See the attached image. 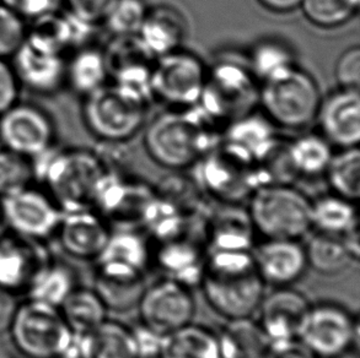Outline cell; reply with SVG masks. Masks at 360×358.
<instances>
[{
	"label": "cell",
	"instance_id": "cell-1",
	"mask_svg": "<svg viewBox=\"0 0 360 358\" xmlns=\"http://www.w3.org/2000/svg\"><path fill=\"white\" fill-rule=\"evenodd\" d=\"M225 129L198 105L170 108L146 126L144 145L156 164L184 170L195 164L224 140Z\"/></svg>",
	"mask_w": 360,
	"mask_h": 358
},
{
	"label": "cell",
	"instance_id": "cell-2",
	"mask_svg": "<svg viewBox=\"0 0 360 358\" xmlns=\"http://www.w3.org/2000/svg\"><path fill=\"white\" fill-rule=\"evenodd\" d=\"M200 286L210 308L226 320L252 317L266 295L251 251H212Z\"/></svg>",
	"mask_w": 360,
	"mask_h": 358
},
{
	"label": "cell",
	"instance_id": "cell-3",
	"mask_svg": "<svg viewBox=\"0 0 360 358\" xmlns=\"http://www.w3.org/2000/svg\"><path fill=\"white\" fill-rule=\"evenodd\" d=\"M34 179L44 184L63 211L91 208L105 171L95 152L57 144L31 159Z\"/></svg>",
	"mask_w": 360,
	"mask_h": 358
},
{
	"label": "cell",
	"instance_id": "cell-4",
	"mask_svg": "<svg viewBox=\"0 0 360 358\" xmlns=\"http://www.w3.org/2000/svg\"><path fill=\"white\" fill-rule=\"evenodd\" d=\"M322 95L316 80L297 64L282 69L259 83L263 114L273 126L300 131L316 119Z\"/></svg>",
	"mask_w": 360,
	"mask_h": 358
},
{
	"label": "cell",
	"instance_id": "cell-5",
	"mask_svg": "<svg viewBox=\"0 0 360 358\" xmlns=\"http://www.w3.org/2000/svg\"><path fill=\"white\" fill-rule=\"evenodd\" d=\"M9 331L25 357L80 358V336L70 330L58 307L27 300L18 307Z\"/></svg>",
	"mask_w": 360,
	"mask_h": 358
},
{
	"label": "cell",
	"instance_id": "cell-6",
	"mask_svg": "<svg viewBox=\"0 0 360 358\" xmlns=\"http://www.w3.org/2000/svg\"><path fill=\"white\" fill-rule=\"evenodd\" d=\"M149 98L118 84L84 97L83 121L98 141H128L144 128Z\"/></svg>",
	"mask_w": 360,
	"mask_h": 358
},
{
	"label": "cell",
	"instance_id": "cell-7",
	"mask_svg": "<svg viewBox=\"0 0 360 358\" xmlns=\"http://www.w3.org/2000/svg\"><path fill=\"white\" fill-rule=\"evenodd\" d=\"M248 216L266 239L299 241L312 230V201L292 184H269L250 197Z\"/></svg>",
	"mask_w": 360,
	"mask_h": 358
},
{
	"label": "cell",
	"instance_id": "cell-8",
	"mask_svg": "<svg viewBox=\"0 0 360 358\" xmlns=\"http://www.w3.org/2000/svg\"><path fill=\"white\" fill-rule=\"evenodd\" d=\"M258 98L259 81L248 64L224 60L208 69L198 106L226 131L231 123L252 113Z\"/></svg>",
	"mask_w": 360,
	"mask_h": 358
},
{
	"label": "cell",
	"instance_id": "cell-9",
	"mask_svg": "<svg viewBox=\"0 0 360 358\" xmlns=\"http://www.w3.org/2000/svg\"><path fill=\"white\" fill-rule=\"evenodd\" d=\"M195 166L200 188L224 203L239 204L258 188L252 156L226 141H221Z\"/></svg>",
	"mask_w": 360,
	"mask_h": 358
},
{
	"label": "cell",
	"instance_id": "cell-10",
	"mask_svg": "<svg viewBox=\"0 0 360 358\" xmlns=\"http://www.w3.org/2000/svg\"><path fill=\"white\" fill-rule=\"evenodd\" d=\"M297 340L317 358H343L359 350V319L337 303L311 305Z\"/></svg>",
	"mask_w": 360,
	"mask_h": 358
},
{
	"label": "cell",
	"instance_id": "cell-11",
	"mask_svg": "<svg viewBox=\"0 0 360 358\" xmlns=\"http://www.w3.org/2000/svg\"><path fill=\"white\" fill-rule=\"evenodd\" d=\"M208 69L200 57L177 49L155 59L150 74L151 97L170 108L198 105Z\"/></svg>",
	"mask_w": 360,
	"mask_h": 358
},
{
	"label": "cell",
	"instance_id": "cell-12",
	"mask_svg": "<svg viewBox=\"0 0 360 358\" xmlns=\"http://www.w3.org/2000/svg\"><path fill=\"white\" fill-rule=\"evenodd\" d=\"M57 144L53 118L32 102H15L0 113V145L32 159Z\"/></svg>",
	"mask_w": 360,
	"mask_h": 358
},
{
	"label": "cell",
	"instance_id": "cell-13",
	"mask_svg": "<svg viewBox=\"0 0 360 358\" xmlns=\"http://www.w3.org/2000/svg\"><path fill=\"white\" fill-rule=\"evenodd\" d=\"M3 223L21 237L41 241L57 233L63 210L54 199L31 185L0 198Z\"/></svg>",
	"mask_w": 360,
	"mask_h": 358
},
{
	"label": "cell",
	"instance_id": "cell-14",
	"mask_svg": "<svg viewBox=\"0 0 360 358\" xmlns=\"http://www.w3.org/2000/svg\"><path fill=\"white\" fill-rule=\"evenodd\" d=\"M136 307L141 324L160 335L190 324L195 314L192 289L170 277L146 287Z\"/></svg>",
	"mask_w": 360,
	"mask_h": 358
},
{
	"label": "cell",
	"instance_id": "cell-15",
	"mask_svg": "<svg viewBox=\"0 0 360 358\" xmlns=\"http://www.w3.org/2000/svg\"><path fill=\"white\" fill-rule=\"evenodd\" d=\"M10 64L20 88L34 95L52 96L65 86L67 59L64 54L31 39H25L13 54Z\"/></svg>",
	"mask_w": 360,
	"mask_h": 358
},
{
	"label": "cell",
	"instance_id": "cell-16",
	"mask_svg": "<svg viewBox=\"0 0 360 358\" xmlns=\"http://www.w3.org/2000/svg\"><path fill=\"white\" fill-rule=\"evenodd\" d=\"M108 65V78L112 83L131 88L153 100L150 74L156 57L148 51L138 34L113 36L103 48Z\"/></svg>",
	"mask_w": 360,
	"mask_h": 358
},
{
	"label": "cell",
	"instance_id": "cell-17",
	"mask_svg": "<svg viewBox=\"0 0 360 358\" xmlns=\"http://www.w3.org/2000/svg\"><path fill=\"white\" fill-rule=\"evenodd\" d=\"M310 305L307 296L290 286L277 287L271 293L263 296L258 307L257 321L271 345L297 340L300 325Z\"/></svg>",
	"mask_w": 360,
	"mask_h": 358
},
{
	"label": "cell",
	"instance_id": "cell-18",
	"mask_svg": "<svg viewBox=\"0 0 360 358\" xmlns=\"http://www.w3.org/2000/svg\"><path fill=\"white\" fill-rule=\"evenodd\" d=\"M59 242L69 256L90 260L98 259L111 236L106 218L93 208H75L63 211L59 223Z\"/></svg>",
	"mask_w": 360,
	"mask_h": 358
},
{
	"label": "cell",
	"instance_id": "cell-19",
	"mask_svg": "<svg viewBox=\"0 0 360 358\" xmlns=\"http://www.w3.org/2000/svg\"><path fill=\"white\" fill-rule=\"evenodd\" d=\"M316 118L322 136L331 145L341 149L359 145V90L340 88L327 98H322Z\"/></svg>",
	"mask_w": 360,
	"mask_h": 358
},
{
	"label": "cell",
	"instance_id": "cell-20",
	"mask_svg": "<svg viewBox=\"0 0 360 358\" xmlns=\"http://www.w3.org/2000/svg\"><path fill=\"white\" fill-rule=\"evenodd\" d=\"M155 190L127 175H105L93 200L103 218H141Z\"/></svg>",
	"mask_w": 360,
	"mask_h": 358
},
{
	"label": "cell",
	"instance_id": "cell-21",
	"mask_svg": "<svg viewBox=\"0 0 360 358\" xmlns=\"http://www.w3.org/2000/svg\"><path fill=\"white\" fill-rule=\"evenodd\" d=\"M47 264L36 241L9 234L0 237V287L10 292L29 290L34 276Z\"/></svg>",
	"mask_w": 360,
	"mask_h": 358
},
{
	"label": "cell",
	"instance_id": "cell-22",
	"mask_svg": "<svg viewBox=\"0 0 360 358\" xmlns=\"http://www.w3.org/2000/svg\"><path fill=\"white\" fill-rule=\"evenodd\" d=\"M252 254L264 284L276 287L292 286L309 267L305 248L294 239H266Z\"/></svg>",
	"mask_w": 360,
	"mask_h": 358
},
{
	"label": "cell",
	"instance_id": "cell-23",
	"mask_svg": "<svg viewBox=\"0 0 360 358\" xmlns=\"http://www.w3.org/2000/svg\"><path fill=\"white\" fill-rule=\"evenodd\" d=\"M95 292L108 310L126 312L138 305L146 290L144 271L112 263H98Z\"/></svg>",
	"mask_w": 360,
	"mask_h": 358
},
{
	"label": "cell",
	"instance_id": "cell-24",
	"mask_svg": "<svg viewBox=\"0 0 360 358\" xmlns=\"http://www.w3.org/2000/svg\"><path fill=\"white\" fill-rule=\"evenodd\" d=\"M186 34L185 16L171 5H158L148 9L138 32L141 42L156 58L181 49Z\"/></svg>",
	"mask_w": 360,
	"mask_h": 358
},
{
	"label": "cell",
	"instance_id": "cell-25",
	"mask_svg": "<svg viewBox=\"0 0 360 358\" xmlns=\"http://www.w3.org/2000/svg\"><path fill=\"white\" fill-rule=\"evenodd\" d=\"M218 336L220 358H266L271 341L252 317L228 320Z\"/></svg>",
	"mask_w": 360,
	"mask_h": 358
},
{
	"label": "cell",
	"instance_id": "cell-26",
	"mask_svg": "<svg viewBox=\"0 0 360 358\" xmlns=\"http://www.w3.org/2000/svg\"><path fill=\"white\" fill-rule=\"evenodd\" d=\"M80 358H139L131 328L105 320L80 336Z\"/></svg>",
	"mask_w": 360,
	"mask_h": 358
},
{
	"label": "cell",
	"instance_id": "cell-27",
	"mask_svg": "<svg viewBox=\"0 0 360 358\" xmlns=\"http://www.w3.org/2000/svg\"><path fill=\"white\" fill-rule=\"evenodd\" d=\"M159 267L167 277L179 281L187 287L200 285L205 257L195 243L182 237L161 243L156 254Z\"/></svg>",
	"mask_w": 360,
	"mask_h": 358
},
{
	"label": "cell",
	"instance_id": "cell-28",
	"mask_svg": "<svg viewBox=\"0 0 360 358\" xmlns=\"http://www.w3.org/2000/svg\"><path fill=\"white\" fill-rule=\"evenodd\" d=\"M108 72L103 49L86 44L74 49L67 59L65 86L80 96H88L91 92L108 84Z\"/></svg>",
	"mask_w": 360,
	"mask_h": 358
},
{
	"label": "cell",
	"instance_id": "cell-29",
	"mask_svg": "<svg viewBox=\"0 0 360 358\" xmlns=\"http://www.w3.org/2000/svg\"><path fill=\"white\" fill-rule=\"evenodd\" d=\"M158 358H220L218 336L190 323L162 336Z\"/></svg>",
	"mask_w": 360,
	"mask_h": 358
},
{
	"label": "cell",
	"instance_id": "cell-30",
	"mask_svg": "<svg viewBox=\"0 0 360 358\" xmlns=\"http://www.w3.org/2000/svg\"><path fill=\"white\" fill-rule=\"evenodd\" d=\"M217 213L210 226L212 251H251L253 228L248 211H240L238 204Z\"/></svg>",
	"mask_w": 360,
	"mask_h": 358
},
{
	"label": "cell",
	"instance_id": "cell-31",
	"mask_svg": "<svg viewBox=\"0 0 360 358\" xmlns=\"http://www.w3.org/2000/svg\"><path fill=\"white\" fill-rule=\"evenodd\" d=\"M65 323L74 334H88L108 319V307L95 290L74 289L59 305Z\"/></svg>",
	"mask_w": 360,
	"mask_h": 358
},
{
	"label": "cell",
	"instance_id": "cell-32",
	"mask_svg": "<svg viewBox=\"0 0 360 358\" xmlns=\"http://www.w3.org/2000/svg\"><path fill=\"white\" fill-rule=\"evenodd\" d=\"M304 248L307 267L323 276L338 275L354 262L342 236L317 232Z\"/></svg>",
	"mask_w": 360,
	"mask_h": 358
},
{
	"label": "cell",
	"instance_id": "cell-33",
	"mask_svg": "<svg viewBox=\"0 0 360 358\" xmlns=\"http://www.w3.org/2000/svg\"><path fill=\"white\" fill-rule=\"evenodd\" d=\"M358 225V213L353 201L336 194L312 201V228H316L317 232L343 236Z\"/></svg>",
	"mask_w": 360,
	"mask_h": 358
},
{
	"label": "cell",
	"instance_id": "cell-34",
	"mask_svg": "<svg viewBox=\"0 0 360 358\" xmlns=\"http://www.w3.org/2000/svg\"><path fill=\"white\" fill-rule=\"evenodd\" d=\"M333 194L356 203L360 197V152L358 146L332 156L325 171Z\"/></svg>",
	"mask_w": 360,
	"mask_h": 358
},
{
	"label": "cell",
	"instance_id": "cell-35",
	"mask_svg": "<svg viewBox=\"0 0 360 358\" xmlns=\"http://www.w3.org/2000/svg\"><path fill=\"white\" fill-rule=\"evenodd\" d=\"M289 154L297 177H316L325 175L331 161V144L322 135H304L289 142Z\"/></svg>",
	"mask_w": 360,
	"mask_h": 358
},
{
	"label": "cell",
	"instance_id": "cell-36",
	"mask_svg": "<svg viewBox=\"0 0 360 358\" xmlns=\"http://www.w3.org/2000/svg\"><path fill=\"white\" fill-rule=\"evenodd\" d=\"M273 126L264 114L257 116L252 112L226 128L224 141L243 149L255 159L276 138Z\"/></svg>",
	"mask_w": 360,
	"mask_h": 358
},
{
	"label": "cell",
	"instance_id": "cell-37",
	"mask_svg": "<svg viewBox=\"0 0 360 358\" xmlns=\"http://www.w3.org/2000/svg\"><path fill=\"white\" fill-rule=\"evenodd\" d=\"M96 260L144 271L149 262V248L139 233L131 231L111 232L106 246Z\"/></svg>",
	"mask_w": 360,
	"mask_h": 358
},
{
	"label": "cell",
	"instance_id": "cell-38",
	"mask_svg": "<svg viewBox=\"0 0 360 358\" xmlns=\"http://www.w3.org/2000/svg\"><path fill=\"white\" fill-rule=\"evenodd\" d=\"M75 289L74 275L62 264H46L34 276L27 292L30 300L59 307Z\"/></svg>",
	"mask_w": 360,
	"mask_h": 358
},
{
	"label": "cell",
	"instance_id": "cell-39",
	"mask_svg": "<svg viewBox=\"0 0 360 358\" xmlns=\"http://www.w3.org/2000/svg\"><path fill=\"white\" fill-rule=\"evenodd\" d=\"M360 0H302L305 19L319 29H333L348 24L358 13Z\"/></svg>",
	"mask_w": 360,
	"mask_h": 358
},
{
	"label": "cell",
	"instance_id": "cell-40",
	"mask_svg": "<svg viewBox=\"0 0 360 358\" xmlns=\"http://www.w3.org/2000/svg\"><path fill=\"white\" fill-rule=\"evenodd\" d=\"M141 220L151 234L161 242L181 237L185 228V213L156 194L146 205Z\"/></svg>",
	"mask_w": 360,
	"mask_h": 358
},
{
	"label": "cell",
	"instance_id": "cell-41",
	"mask_svg": "<svg viewBox=\"0 0 360 358\" xmlns=\"http://www.w3.org/2000/svg\"><path fill=\"white\" fill-rule=\"evenodd\" d=\"M294 64L295 57L292 54V47L276 39L259 41L253 47L248 59V67L259 83L272 74Z\"/></svg>",
	"mask_w": 360,
	"mask_h": 358
},
{
	"label": "cell",
	"instance_id": "cell-42",
	"mask_svg": "<svg viewBox=\"0 0 360 358\" xmlns=\"http://www.w3.org/2000/svg\"><path fill=\"white\" fill-rule=\"evenodd\" d=\"M34 179L31 159L15 151L0 149V198L29 187Z\"/></svg>",
	"mask_w": 360,
	"mask_h": 358
},
{
	"label": "cell",
	"instance_id": "cell-43",
	"mask_svg": "<svg viewBox=\"0 0 360 358\" xmlns=\"http://www.w3.org/2000/svg\"><path fill=\"white\" fill-rule=\"evenodd\" d=\"M144 0H116L103 24L113 36H134L148 13Z\"/></svg>",
	"mask_w": 360,
	"mask_h": 358
},
{
	"label": "cell",
	"instance_id": "cell-44",
	"mask_svg": "<svg viewBox=\"0 0 360 358\" xmlns=\"http://www.w3.org/2000/svg\"><path fill=\"white\" fill-rule=\"evenodd\" d=\"M26 36V21L15 10L0 3V58H11Z\"/></svg>",
	"mask_w": 360,
	"mask_h": 358
},
{
	"label": "cell",
	"instance_id": "cell-45",
	"mask_svg": "<svg viewBox=\"0 0 360 358\" xmlns=\"http://www.w3.org/2000/svg\"><path fill=\"white\" fill-rule=\"evenodd\" d=\"M127 141H98L93 150L103 166L106 175H124L129 166L131 154L126 147Z\"/></svg>",
	"mask_w": 360,
	"mask_h": 358
},
{
	"label": "cell",
	"instance_id": "cell-46",
	"mask_svg": "<svg viewBox=\"0 0 360 358\" xmlns=\"http://www.w3.org/2000/svg\"><path fill=\"white\" fill-rule=\"evenodd\" d=\"M70 14L88 24H103L116 0H64Z\"/></svg>",
	"mask_w": 360,
	"mask_h": 358
},
{
	"label": "cell",
	"instance_id": "cell-47",
	"mask_svg": "<svg viewBox=\"0 0 360 358\" xmlns=\"http://www.w3.org/2000/svg\"><path fill=\"white\" fill-rule=\"evenodd\" d=\"M335 77L341 88L359 90L360 84V49L351 47L337 59Z\"/></svg>",
	"mask_w": 360,
	"mask_h": 358
},
{
	"label": "cell",
	"instance_id": "cell-48",
	"mask_svg": "<svg viewBox=\"0 0 360 358\" xmlns=\"http://www.w3.org/2000/svg\"><path fill=\"white\" fill-rule=\"evenodd\" d=\"M20 86L11 64L0 58V113L19 101Z\"/></svg>",
	"mask_w": 360,
	"mask_h": 358
},
{
	"label": "cell",
	"instance_id": "cell-49",
	"mask_svg": "<svg viewBox=\"0 0 360 358\" xmlns=\"http://www.w3.org/2000/svg\"><path fill=\"white\" fill-rule=\"evenodd\" d=\"M131 331L136 340L139 358H158L164 335L158 334L141 323L136 328H133Z\"/></svg>",
	"mask_w": 360,
	"mask_h": 358
},
{
	"label": "cell",
	"instance_id": "cell-50",
	"mask_svg": "<svg viewBox=\"0 0 360 358\" xmlns=\"http://www.w3.org/2000/svg\"><path fill=\"white\" fill-rule=\"evenodd\" d=\"M59 0H19L15 11L25 20H34L44 18L46 15L52 14L58 10Z\"/></svg>",
	"mask_w": 360,
	"mask_h": 358
},
{
	"label": "cell",
	"instance_id": "cell-51",
	"mask_svg": "<svg viewBox=\"0 0 360 358\" xmlns=\"http://www.w3.org/2000/svg\"><path fill=\"white\" fill-rule=\"evenodd\" d=\"M266 358H317L299 340L271 345Z\"/></svg>",
	"mask_w": 360,
	"mask_h": 358
},
{
	"label": "cell",
	"instance_id": "cell-52",
	"mask_svg": "<svg viewBox=\"0 0 360 358\" xmlns=\"http://www.w3.org/2000/svg\"><path fill=\"white\" fill-rule=\"evenodd\" d=\"M18 307L14 293L0 287V335L9 331Z\"/></svg>",
	"mask_w": 360,
	"mask_h": 358
},
{
	"label": "cell",
	"instance_id": "cell-53",
	"mask_svg": "<svg viewBox=\"0 0 360 358\" xmlns=\"http://www.w3.org/2000/svg\"><path fill=\"white\" fill-rule=\"evenodd\" d=\"M264 9L277 14H287L299 9L302 0H257Z\"/></svg>",
	"mask_w": 360,
	"mask_h": 358
},
{
	"label": "cell",
	"instance_id": "cell-54",
	"mask_svg": "<svg viewBox=\"0 0 360 358\" xmlns=\"http://www.w3.org/2000/svg\"><path fill=\"white\" fill-rule=\"evenodd\" d=\"M0 3H3L6 6H9L11 9L15 10L16 5L19 3V0H0Z\"/></svg>",
	"mask_w": 360,
	"mask_h": 358
},
{
	"label": "cell",
	"instance_id": "cell-55",
	"mask_svg": "<svg viewBox=\"0 0 360 358\" xmlns=\"http://www.w3.org/2000/svg\"><path fill=\"white\" fill-rule=\"evenodd\" d=\"M3 213H1V203H0V227L3 226Z\"/></svg>",
	"mask_w": 360,
	"mask_h": 358
}]
</instances>
